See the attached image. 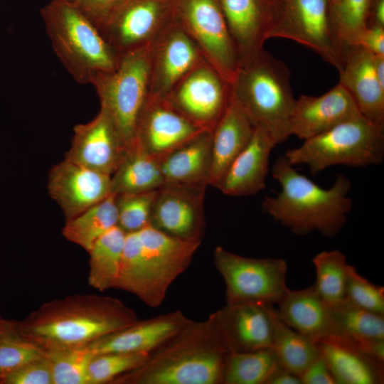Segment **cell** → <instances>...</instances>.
<instances>
[{
	"label": "cell",
	"mask_w": 384,
	"mask_h": 384,
	"mask_svg": "<svg viewBox=\"0 0 384 384\" xmlns=\"http://www.w3.org/2000/svg\"><path fill=\"white\" fill-rule=\"evenodd\" d=\"M230 353L213 313L206 321H191L152 351L143 365L119 375L110 383H223Z\"/></svg>",
	"instance_id": "obj_1"
},
{
	"label": "cell",
	"mask_w": 384,
	"mask_h": 384,
	"mask_svg": "<svg viewBox=\"0 0 384 384\" xmlns=\"http://www.w3.org/2000/svg\"><path fill=\"white\" fill-rule=\"evenodd\" d=\"M138 319L120 300L76 294L46 302L16 322L18 333L44 351L83 346Z\"/></svg>",
	"instance_id": "obj_2"
},
{
	"label": "cell",
	"mask_w": 384,
	"mask_h": 384,
	"mask_svg": "<svg viewBox=\"0 0 384 384\" xmlns=\"http://www.w3.org/2000/svg\"><path fill=\"white\" fill-rule=\"evenodd\" d=\"M272 176L281 191L266 196L262 208L274 220L299 235L318 231L332 238L344 226L353 208L347 176L338 174L330 188H323L299 174L284 155L275 160Z\"/></svg>",
	"instance_id": "obj_3"
},
{
	"label": "cell",
	"mask_w": 384,
	"mask_h": 384,
	"mask_svg": "<svg viewBox=\"0 0 384 384\" xmlns=\"http://www.w3.org/2000/svg\"><path fill=\"white\" fill-rule=\"evenodd\" d=\"M232 98L255 128L267 132L277 144L290 136L296 99L286 64L264 49L240 67L231 83Z\"/></svg>",
	"instance_id": "obj_4"
},
{
	"label": "cell",
	"mask_w": 384,
	"mask_h": 384,
	"mask_svg": "<svg viewBox=\"0 0 384 384\" xmlns=\"http://www.w3.org/2000/svg\"><path fill=\"white\" fill-rule=\"evenodd\" d=\"M41 16L55 53L76 82L90 83L95 75L116 68L119 55L75 7L50 0Z\"/></svg>",
	"instance_id": "obj_5"
},
{
	"label": "cell",
	"mask_w": 384,
	"mask_h": 384,
	"mask_svg": "<svg viewBox=\"0 0 384 384\" xmlns=\"http://www.w3.org/2000/svg\"><path fill=\"white\" fill-rule=\"evenodd\" d=\"M284 156L294 166L306 165L312 174L338 165L380 164L384 158V125L359 115L305 139Z\"/></svg>",
	"instance_id": "obj_6"
},
{
	"label": "cell",
	"mask_w": 384,
	"mask_h": 384,
	"mask_svg": "<svg viewBox=\"0 0 384 384\" xmlns=\"http://www.w3.org/2000/svg\"><path fill=\"white\" fill-rule=\"evenodd\" d=\"M151 44L119 55L116 68L90 80L104 110L128 149L136 144V127L148 97Z\"/></svg>",
	"instance_id": "obj_7"
},
{
	"label": "cell",
	"mask_w": 384,
	"mask_h": 384,
	"mask_svg": "<svg viewBox=\"0 0 384 384\" xmlns=\"http://www.w3.org/2000/svg\"><path fill=\"white\" fill-rule=\"evenodd\" d=\"M269 39L282 38L304 45L340 70L343 43L336 34L329 0H270Z\"/></svg>",
	"instance_id": "obj_8"
},
{
	"label": "cell",
	"mask_w": 384,
	"mask_h": 384,
	"mask_svg": "<svg viewBox=\"0 0 384 384\" xmlns=\"http://www.w3.org/2000/svg\"><path fill=\"white\" fill-rule=\"evenodd\" d=\"M214 264L225 284L228 304H276L287 289V262L281 258H254L215 247Z\"/></svg>",
	"instance_id": "obj_9"
},
{
	"label": "cell",
	"mask_w": 384,
	"mask_h": 384,
	"mask_svg": "<svg viewBox=\"0 0 384 384\" xmlns=\"http://www.w3.org/2000/svg\"><path fill=\"white\" fill-rule=\"evenodd\" d=\"M175 20L192 38L204 59L230 84L238 57L218 0H171Z\"/></svg>",
	"instance_id": "obj_10"
},
{
	"label": "cell",
	"mask_w": 384,
	"mask_h": 384,
	"mask_svg": "<svg viewBox=\"0 0 384 384\" xmlns=\"http://www.w3.org/2000/svg\"><path fill=\"white\" fill-rule=\"evenodd\" d=\"M174 19L171 0H123L98 30L119 55L151 44Z\"/></svg>",
	"instance_id": "obj_11"
},
{
	"label": "cell",
	"mask_w": 384,
	"mask_h": 384,
	"mask_svg": "<svg viewBox=\"0 0 384 384\" xmlns=\"http://www.w3.org/2000/svg\"><path fill=\"white\" fill-rule=\"evenodd\" d=\"M194 124L212 131L231 99V84L206 60L188 73L166 97Z\"/></svg>",
	"instance_id": "obj_12"
},
{
	"label": "cell",
	"mask_w": 384,
	"mask_h": 384,
	"mask_svg": "<svg viewBox=\"0 0 384 384\" xmlns=\"http://www.w3.org/2000/svg\"><path fill=\"white\" fill-rule=\"evenodd\" d=\"M206 186L165 183L156 191L149 224L171 235L192 241L203 237Z\"/></svg>",
	"instance_id": "obj_13"
},
{
	"label": "cell",
	"mask_w": 384,
	"mask_h": 384,
	"mask_svg": "<svg viewBox=\"0 0 384 384\" xmlns=\"http://www.w3.org/2000/svg\"><path fill=\"white\" fill-rule=\"evenodd\" d=\"M206 60L175 20L151 43L149 96L166 97L192 69Z\"/></svg>",
	"instance_id": "obj_14"
},
{
	"label": "cell",
	"mask_w": 384,
	"mask_h": 384,
	"mask_svg": "<svg viewBox=\"0 0 384 384\" xmlns=\"http://www.w3.org/2000/svg\"><path fill=\"white\" fill-rule=\"evenodd\" d=\"M205 130L179 112L166 97H148L136 127V144L161 160Z\"/></svg>",
	"instance_id": "obj_15"
},
{
	"label": "cell",
	"mask_w": 384,
	"mask_h": 384,
	"mask_svg": "<svg viewBox=\"0 0 384 384\" xmlns=\"http://www.w3.org/2000/svg\"><path fill=\"white\" fill-rule=\"evenodd\" d=\"M149 272L153 308L163 302L173 282L190 265L201 242L181 239L148 224L137 231Z\"/></svg>",
	"instance_id": "obj_16"
},
{
	"label": "cell",
	"mask_w": 384,
	"mask_h": 384,
	"mask_svg": "<svg viewBox=\"0 0 384 384\" xmlns=\"http://www.w3.org/2000/svg\"><path fill=\"white\" fill-rule=\"evenodd\" d=\"M127 150L112 120L100 108L92 120L74 127L71 146L65 159L112 176Z\"/></svg>",
	"instance_id": "obj_17"
},
{
	"label": "cell",
	"mask_w": 384,
	"mask_h": 384,
	"mask_svg": "<svg viewBox=\"0 0 384 384\" xmlns=\"http://www.w3.org/2000/svg\"><path fill=\"white\" fill-rule=\"evenodd\" d=\"M48 191L68 219L111 195V176L64 159L50 171Z\"/></svg>",
	"instance_id": "obj_18"
},
{
	"label": "cell",
	"mask_w": 384,
	"mask_h": 384,
	"mask_svg": "<svg viewBox=\"0 0 384 384\" xmlns=\"http://www.w3.org/2000/svg\"><path fill=\"white\" fill-rule=\"evenodd\" d=\"M231 353L272 348L276 308L262 303L226 304L214 313Z\"/></svg>",
	"instance_id": "obj_19"
},
{
	"label": "cell",
	"mask_w": 384,
	"mask_h": 384,
	"mask_svg": "<svg viewBox=\"0 0 384 384\" xmlns=\"http://www.w3.org/2000/svg\"><path fill=\"white\" fill-rule=\"evenodd\" d=\"M373 58L360 46L343 43L338 83L349 93L363 117L384 125V87L376 77Z\"/></svg>",
	"instance_id": "obj_20"
},
{
	"label": "cell",
	"mask_w": 384,
	"mask_h": 384,
	"mask_svg": "<svg viewBox=\"0 0 384 384\" xmlns=\"http://www.w3.org/2000/svg\"><path fill=\"white\" fill-rule=\"evenodd\" d=\"M218 1L241 67L251 62L269 39L271 1Z\"/></svg>",
	"instance_id": "obj_21"
},
{
	"label": "cell",
	"mask_w": 384,
	"mask_h": 384,
	"mask_svg": "<svg viewBox=\"0 0 384 384\" xmlns=\"http://www.w3.org/2000/svg\"><path fill=\"white\" fill-rule=\"evenodd\" d=\"M359 115L361 114L353 100L338 83L322 95H302L296 100L290 133L305 140Z\"/></svg>",
	"instance_id": "obj_22"
},
{
	"label": "cell",
	"mask_w": 384,
	"mask_h": 384,
	"mask_svg": "<svg viewBox=\"0 0 384 384\" xmlns=\"http://www.w3.org/2000/svg\"><path fill=\"white\" fill-rule=\"evenodd\" d=\"M192 320L181 311L159 315L102 336L89 343L95 355L106 353H151Z\"/></svg>",
	"instance_id": "obj_23"
},
{
	"label": "cell",
	"mask_w": 384,
	"mask_h": 384,
	"mask_svg": "<svg viewBox=\"0 0 384 384\" xmlns=\"http://www.w3.org/2000/svg\"><path fill=\"white\" fill-rule=\"evenodd\" d=\"M276 145L267 132L255 128L250 142L230 164L215 188L231 196H251L264 189L270 156Z\"/></svg>",
	"instance_id": "obj_24"
},
{
	"label": "cell",
	"mask_w": 384,
	"mask_h": 384,
	"mask_svg": "<svg viewBox=\"0 0 384 384\" xmlns=\"http://www.w3.org/2000/svg\"><path fill=\"white\" fill-rule=\"evenodd\" d=\"M277 314L286 325L317 342L335 334L331 306L314 285L299 290L287 288L276 304Z\"/></svg>",
	"instance_id": "obj_25"
},
{
	"label": "cell",
	"mask_w": 384,
	"mask_h": 384,
	"mask_svg": "<svg viewBox=\"0 0 384 384\" xmlns=\"http://www.w3.org/2000/svg\"><path fill=\"white\" fill-rule=\"evenodd\" d=\"M255 127L232 98L212 130L211 166L208 185L215 187L230 164L250 142Z\"/></svg>",
	"instance_id": "obj_26"
},
{
	"label": "cell",
	"mask_w": 384,
	"mask_h": 384,
	"mask_svg": "<svg viewBox=\"0 0 384 384\" xmlns=\"http://www.w3.org/2000/svg\"><path fill=\"white\" fill-rule=\"evenodd\" d=\"M212 131H204L161 160L165 183L208 186Z\"/></svg>",
	"instance_id": "obj_27"
},
{
	"label": "cell",
	"mask_w": 384,
	"mask_h": 384,
	"mask_svg": "<svg viewBox=\"0 0 384 384\" xmlns=\"http://www.w3.org/2000/svg\"><path fill=\"white\" fill-rule=\"evenodd\" d=\"M317 344L336 384L383 383L384 363L337 339H324Z\"/></svg>",
	"instance_id": "obj_28"
},
{
	"label": "cell",
	"mask_w": 384,
	"mask_h": 384,
	"mask_svg": "<svg viewBox=\"0 0 384 384\" xmlns=\"http://www.w3.org/2000/svg\"><path fill=\"white\" fill-rule=\"evenodd\" d=\"M331 309L335 329L331 338L341 341L369 357L375 341L384 339V316L362 309L346 299Z\"/></svg>",
	"instance_id": "obj_29"
},
{
	"label": "cell",
	"mask_w": 384,
	"mask_h": 384,
	"mask_svg": "<svg viewBox=\"0 0 384 384\" xmlns=\"http://www.w3.org/2000/svg\"><path fill=\"white\" fill-rule=\"evenodd\" d=\"M164 184L161 160L146 153L137 144L127 150L111 176L114 194L152 191Z\"/></svg>",
	"instance_id": "obj_30"
},
{
	"label": "cell",
	"mask_w": 384,
	"mask_h": 384,
	"mask_svg": "<svg viewBox=\"0 0 384 384\" xmlns=\"http://www.w3.org/2000/svg\"><path fill=\"white\" fill-rule=\"evenodd\" d=\"M126 234L116 225L101 235L88 251V283L93 288L103 292L116 287Z\"/></svg>",
	"instance_id": "obj_31"
},
{
	"label": "cell",
	"mask_w": 384,
	"mask_h": 384,
	"mask_svg": "<svg viewBox=\"0 0 384 384\" xmlns=\"http://www.w3.org/2000/svg\"><path fill=\"white\" fill-rule=\"evenodd\" d=\"M117 222L115 194L112 193L78 215L66 219L62 234L66 240L88 252L94 242L117 225Z\"/></svg>",
	"instance_id": "obj_32"
},
{
	"label": "cell",
	"mask_w": 384,
	"mask_h": 384,
	"mask_svg": "<svg viewBox=\"0 0 384 384\" xmlns=\"http://www.w3.org/2000/svg\"><path fill=\"white\" fill-rule=\"evenodd\" d=\"M272 348L279 364L299 376L321 355L317 342L283 323L277 310Z\"/></svg>",
	"instance_id": "obj_33"
},
{
	"label": "cell",
	"mask_w": 384,
	"mask_h": 384,
	"mask_svg": "<svg viewBox=\"0 0 384 384\" xmlns=\"http://www.w3.org/2000/svg\"><path fill=\"white\" fill-rule=\"evenodd\" d=\"M279 366L272 348L230 353L225 365L223 383L266 384Z\"/></svg>",
	"instance_id": "obj_34"
},
{
	"label": "cell",
	"mask_w": 384,
	"mask_h": 384,
	"mask_svg": "<svg viewBox=\"0 0 384 384\" xmlns=\"http://www.w3.org/2000/svg\"><path fill=\"white\" fill-rule=\"evenodd\" d=\"M117 289L137 296L153 308L149 272L137 232L126 234Z\"/></svg>",
	"instance_id": "obj_35"
},
{
	"label": "cell",
	"mask_w": 384,
	"mask_h": 384,
	"mask_svg": "<svg viewBox=\"0 0 384 384\" xmlns=\"http://www.w3.org/2000/svg\"><path fill=\"white\" fill-rule=\"evenodd\" d=\"M312 262L316 276L314 285L320 297L330 306L343 302L348 266L346 255L338 250L322 251L314 257Z\"/></svg>",
	"instance_id": "obj_36"
},
{
	"label": "cell",
	"mask_w": 384,
	"mask_h": 384,
	"mask_svg": "<svg viewBox=\"0 0 384 384\" xmlns=\"http://www.w3.org/2000/svg\"><path fill=\"white\" fill-rule=\"evenodd\" d=\"M53 384H90L88 368L95 356L89 344L45 351Z\"/></svg>",
	"instance_id": "obj_37"
},
{
	"label": "cell",
	"mask_w": 384,
	"mask_h": 384,
	"mask_svg": "<svg viewBox=\"0 0 384 384\" xmlns=\"http://www.w3.org/2000/svg\"><path fill=\"white\" fill-rule=\"evenodd\" d=\"M373 0H333L331 10L339 40L353 44L367 26Z\"/></svg>",
	"instance_id": "obj_38"
},
{
	"label": "cell",
	"mask_w": 384,
	"mask_h": 384,
	"mask_svg": "<svg viewBox=\"0 0 384 384\" xmlns=\"http://www.w3.org/2000/svg\"><path fill=\"white\" fill-rule=\"evenodd\" d=\"M149 352L106 353L95 355L90 363V384L110 383L119 375L134 370L149 358Z\"/></svg>",
	"instance_id": "obj_39"
},
{
	"label": "cell",
	"mask_w": 384,
	"mask_h": 384,
	"mask_svg": "<svg viewBox=\"0 0 384 384\" xmlns=\"http://www.w3.org/2000/svg\"><path fill=\"white\" fill-rule=\"evenodd\" d=\"M156 191L115 194L117 225L126 233L137 232L149 224Z\"/></svg>",
	"instance_id": "obj_40"
},
{
	"label": "cell",
	"mask_w": 384,
	"mask_h": 384,
	"mask_svg": "<svg viewBox=\"0 0 384 384\" xmlns=\"http://www.w3.org/2000/svg\"><path fill=\"white\" fill-rule=\"evenodd\" d=\"M46 355V351L21 336L14 329L0 338V379L26 363Z\"/></svg>",
	"instance_id": "obj_41"
},
{
	"label": "cell",
	"mask_w": 384,
	"mask_h": 384,
	"mask_svg": "<svg viewBox=\"0 0 384 384\" xmlns=\"http://www.w3.org/2000/svg\"><path fill=\"white\" fill-rule=\"evenodd\" d=\"M346 299L352 304L384 316V288L361 276L355 267L348 265Z\"/></svg>",
	"instance_id": "obj_42"
},
{
	"label": "cell",
	"mask_w": 384,
	"mask_h": 384,
	"mask_svg": "<svg viewBox=\"0 0 384 384\" xmlns=\"http://www.w3.org/2000/svg\"><path fill=\"white\" fill-rule=\"evenodd\" d=\"M0 384H53L51 366L46 353L6 374L0 379Z\"/></svg>",
	"instance_id": "obj_43"
},
{
	"label": "cell",
	"mask_w": 384,
	"mask_h": 384,
	"mask_svg": "<svg viewBox=\"0 0 384 384\" xmlns=\"http://www.w3.org/2000/svg\"><path fill=\"white\" fill-rule=\"evenodd\" d=\"M85 16L97 29L123 0H65Z\"/></svg>",
	"instance_id": "obj_44"
},
{
	"label": "cell",
	"mask_w": 384,
	"mask_h": 384,
	"mask_svg": "<svg viewBox=\"0 0 384 384\" xmlns=\"http://www.w3.org/2000/svg\"><path fill=\"white\" fill-rule=\"evenodd\" d=\"M373 55H384V27L367 26L353 43Z\"/></svg>",
	"instance_id": "obj_45"
},
{
	"label": "cell",
	"mask_w": 384,
	"mask_h": 384,
	"mask_svg": "<svg viewBox=\"0 0 384 384\" xmlns=\"http://www.w3.org/2000/svg\"><path fill=\"white\" fill-rule=\"evenodd\" d=\"M299 378L302 384H336L321 354L302 373Z\"/></svg>",
	"instance_id": "obj_46"
},
{
	"label": "cell",
	"mask_w": 384,
	"mask_h": 384,
	"mask_svg": "<svg viewBox=\"0 0 384 384\" xmlns=\"http://www.w3.org/2000/svg\"><path fill=\"white\" fill-rule=\"evenodd\" d=\"M266 384H302L299 375L286 370L280 365L274 370Z\"/></svg>",
	"instance_id": "obj_47"
},
{
	"label": "cell",
	"mask_w": 384,
	"mask_h": 384,
	"mask_svg": "<svg viewBox=\"0 0 384 384\" xmlns=\"http://www.w3.org/2000/svg\"><path fill=\"white\" fill-rule=\"evenodd\" d=\"M367 26L384 27V0H373Z\"/></svg>",
	"instance_id": "obj_48"
},
{
	"label": "cell",
	"mask_w": 384,
	"mask_h": 384,
	"mask_svg": "<svg viewBox=\"0 0 384 384\" xmlns=\"http://www.w3.org/2000/svg\"><path fill=\"white\" fill-rule=\"evenodd\" d=\"M373 64L376 77L380 85L384 87V55H374Z\"/></svg>",
	"instance_id": "obj_49"
},
{
	"label": "cell",
	"mask_w": 384,
	"mask_h": 384,
	"mask_svg": "<svg viewBox=\"0 0 384 384\" xmlns=\"http://www.w3.org/2000/svg\"><path fill=\"white\" fill-rule=\"evenodd\" d=\"M16 321H11V323L6 326L1 328L0 329V338L1 337L3 334L6 333L7 331L14 329L16 326Z\"/></svg>",
	"instance_id": "obj_50"
},
{
	"label": "cell",
	"mask_w": 384,
	"mask_h": 384,
	"mask_svg": "<svg viewBox=\"0 0 384 384\" xmlns=\"http://www.w3.org/2000/svg\"><path fill=\"white\" fill-rule=\"evenodd\" d=\"M10 323H11L10 321H6L5 319L0 318V329L6 326Z\"/></svg>",
	"instance_id": "obj_51"
},
{
	"label": "cell",
	"mask_w": 384,
	"mask_h": 384,
	"mask_svg": "<svg viewBox=\"0 0 384 384\" xmlns=\"http://www.w3.org/2000/svg\"><path fill=\"white\" fill-rule=\"evenodd\" d=\"M329 1H330V4H331V2L333 0H329Z\"/></svg>",
	"instance_id": "obj_52"
}]
</instances>
